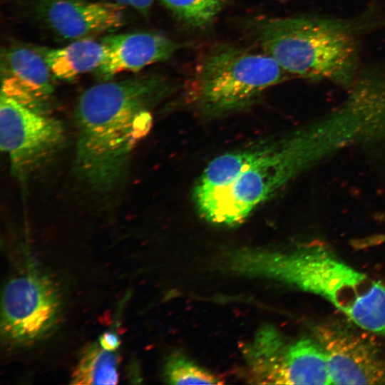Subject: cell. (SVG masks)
Instances as JSON below:
<instances>
[{
    "mask_svg": "<svg viewBox=\"0 0 385 385\" xmlns=\"http://www.w3.org/2000/svg\"><path fill=\"white\" fill-rule=\"evenodd\" d=\"M165 381L172 384H218L222 382L208 371L186 357L175 354L166 361L164 367Z\"/></svg>",
    "mask_w": 385,
    "mask_h": 385,
    "instance_id": "9a60e30c",
    "label": "cell"
},
{
    "mask_svg": "<svg viewBox=\"0 0 385 385\" xmlns=\"http://www.w3.org/2000/svg\"><path fill=\"white\" fill-rule=\"evenodd\" d=\"M101 40L106 53L95 72L102 81L123 72L138 73L151 64L165 61L180 47L166 36L150 31L112 34Z\"/></svg>",
    "mask_w": 385,
    "mask_h": 385,
    "instance_id": "30bf717a",
    "label": "cell"
},
{
    "mask_svg": "<svg viewBox=\"0 0 385 385\" xmlns=\"http://www.w3.org/2000/svg\"><path fill=\"white\" fill-rule=\"evenodd\" d=\"M125 7L97 0H33L31 8L56 36L75 41L118 29L125 23Z\"/></svg>",
    "mask_w": 385,
    "mask_h": 385,
    "instance_id": "9c48e42d",
    "label": "cell"
},
{
    "mask_svg": "<svg viewBox=\"0 0 385 385\" xmlns=\"http://www.w3.org/2000/svg\"><path fill=\"white\" fill-rule=\"evenodd\" d=\"M173 88L165 77L147 73L103 81L85 91L75 108L76 178L97 193L115 190L151 128L152 110Z\"/></svg>",
    "mask_w": 385,
    "mask_h": 385,
    "instance_id": "6da1fadb",
    "label": "cell"
},
{
    "mask_svg": "<svg viewBox=\"0 0 385 385\" xmlns=\"http://www.w3.org/2000/svg\"><path fill=\"white\" fill-rule=\"evenodd\" d=\"M60 311V295L49 279L34 273L14 277L2 292L1 334L14 344L37 341L54 327Z\"/></svg>",
    "mask_w": 385,
    "mask_h": 385,
    "instance_id": "52a82bcc",
    "label": "cell"
},
{
    "mask_svg": "<svg viewBox=\"0 0 385 385\" xmlns=\"http://www.w3.org/2000/svg\"><path fill=\"white\" fill-rule=\"evenodd\" d=\"M181 22L193 29H205L217 18L228 0H158Z\"/></svg>",
    "mask_w": 385,
    "mask_h": 385,
    "instance_id": "5bb4252c",
    "label": "cell"
},
{
    "mask_svg": "<svg viewBox=\"0 0 385 385\" xmlns=\"http://www.w3.org/2000/svg\"><path fill=\"white\" fill-rule=\"evenodd\" d=\"M257 42L287 73L349 83L359 73V41L353 24L314 16L258 19Z\"/></svg>",
    "mask_w": 385,
    "mask_h": 385,
    "instance_id": "3957f363",
    "label": "cell"
},
{
    "mask_svg": "<svg viewBox=\"0 0 385 385\" xmlns=\"http://www.w3.org/2000/svg\"><path fill=\"white\" fill-rule=\"evenodd\" d=\"M118 359L98 344L88 346L81 356L71 378L73 384H116Z\"/></svg>",
    "mask_w": 385,
    "mask_h": 385,
    "instance_id": "4fadbf2b",
    "label": "cell"
},
{
    "mask_svg": "<svg viewBox=\"0 0 385 385\" xmlns=\"http://www.w3.org/2000/svg\"><path fill=\"white\" fill-rule=\"evenodd\" d=\"M48 101L1 81L0 146L20 180L51 161L65 143L63 123L50 112Z\"/></svg>",
    "mask_w": 385,
    "mask_h": 385,
    "instance_id": "5b68a950",
    "label": "cell"
},
{
    "mask_svg": "<svg viewBox=\"0 0 385 385\" xmlns=\"http://www.w3.org/2000/svg\"><path fill=\"white\" fill-rule=\"evenodd\" d=\"M241 274L272 278L327 300L354 325L385 338V285L322 246L282 252L243 250L230 259Z\"/></svg>",
    "mask_w": 385,
    "mask_h": 385,
    "instance_id": "7a4b0ae2",
    "label": "cell"
},
{
    "mask_svg": "<svg viewBox=\"0 0 385 385\" xmlns=\"http://www.w3.org/2000/svg\"><path fill=\"white\" fill-rule=\"evenodd\" d=\"M371 333L335 323L314 329L332 384H385V350Z\"/></svg>",
    "mask_w": 385,
    "mask_h": 385,
    "instance_id": "ba28073f",
    "label": "cell"
},
{
    "mask_svg": "<svg viewBox=\"0 0 385 385\" xmlns=\"http://www.w3.org/2000/svg\"><path fill=\"white\" fill-rule=\"evenodd\" d=\"M54 77L71 81L91 71H96L104 60L106 47L101 39L75 40L56 48H41Z\"/></svg>",
    "mask_w": 385,
    "mask_h": 385,
    "instance_id": "7c38bea8",
    "label": "cell"
},
{
    "mask_svg": "<svg viewBox=\"0 0 385 385\" xmlns=\"http://www.w3.org/2000/svg\"><path fill=\"white\" fill-rule=\"evenodd\" d=\"M281 1H286V0H281Z\"/></svg>",
    "mask_w": 385,
    "mask_h": 385,
    "instance_id": "ac0fdd59",
    "label": "cell"
},
{
    "mask_svg": "<svg viewBox=\"0 0 385 385\" xmlns=\"http://www.w3.org/2000/svg\"><path fill=\"white\" fill-rule=\"evenodd\" d=\"M100 345L103 349L113 351L120 346V340L114 333L106 332L102 334L99 339Z\"/></svg>",
    "mask_w": 385,
    "mask_h": 385,
    "instance_id": "e0dca14e",
    "label": "cell"
},
{
    "mask_svg": "<svg viewBox=\"0 0 385 385\" xmlns=\"http://www.w3.org/2000/svg\"><path fill=\"white\" fill-rule=\"evenodd\" d=\"M288 74L264 52L220 45L200 57L188 96L201 113L218 117L250 106Z\"/></svg>",
    "mask_w": 385,
    "mask_h": 385,
    "instance_id": "277c9868",
    "label": "cell"
},
{
    "mask_svg": "<svg viewBox=\"0 0 385 385\" xmlns=\"http://www.w3.org/2000/svg\"><path fill=\"white\" fill-rule=\"evenodd\" d=\"M111 2L124 6H130L141 14H148L155 0H97Z\"/></svg>",
    "mask_w": 385,
    "mask_h": 385,
    "instance_id": "2e32d148",
    "label": "cell"
},
{
    "mask_svg": "<svg viewBox=\"0 0 385 385\" xmlns=\"http://www.w3.org/2000/svg\"><path fill=\"white\" fill-rule=\"evenodd\" d=\"M1 80L9 81L45 99L53 91V75L40 48L15 45L3 50Z\"/></svg>",
    "mask_w": 385,
    "mask_h": 385,
    "instance_id": "8fae6325",
    "label": "cell"
},
{
    "mask_svg": "<svg viewBox=\"0 0 385 385\" xmlns=\"http://www.w3.org/2000/svg\"><path fill=\"white\" fill-rule=\"evenodd\" d=\"M247 357L259 383L332 384L325 354L316 340L301 339L284 346L276 331L265 328L257 334Z\"/></svg>",
    "mask_w": 385,
    "mask_h": 385,
    "instance_id": "8992f818",
    "label": "cell"
}]
</instances>
